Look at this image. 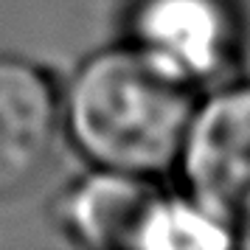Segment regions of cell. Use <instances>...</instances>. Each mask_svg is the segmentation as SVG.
<instances>
[{
  "instance_id": "7a4b0ae2",
  "label": "cell",
  "mask_w": 250,
  "mask_h": 250,
  "mask_svg": "<svg viewBox=\"0 0 250 250\" xmlns=\"http://www.w3.org/2000/svg\"><path fill=\"white\" fill-rule=\"evenodd\" d=\"M124 42L191 90L228 82L245 51L239 0H126Z\"/></svg>"
},
{
  "instance_id": "5b68a950",
  "label": "cell",
  "mask_w": 250,
  "mask_h": 250,
  "mask_svg": "<svg viewBox=\"0 0 250 250\" xmlns=\"http://www.w3.org/2000/svg\"><path fill=\"white\" fill-rule=\"evenodd\" d=\"M158 186L115 169L90 166L54 197L51 216L65 239L82 248H132L138 222Z\"/></svg>"
},
{
  "instance_id": "6da1fadb",
  "label": "cell",
  "mask_w": 250,
  "mask_h": 250,
  "mask_svg": "<svg viewBox=\"0 0 250 250\" xmlns=\"http://www.w3.org/2000/svg\"><path fill=\"white\" fill-rule=\"evenodd\" d=\"M197 90L129 42L82 59L62 87V138L90 166L158 177L177 166Z\"/></svg>"
},
{
  "instance_id": "8992f818",
  "label": "cell",
  "mask_w": 250,
  "mask_h": 250,
  "mask_svg": "<svg viewBox=\"0 0 250 250\" xmlns=\"http://www.w3.org/2000/svg\"><path fill=\"white\" fill-rule=\"evenodd\" d=\"M233 228L216 219L186 191H155L138 222L132 248L138 250H225L239 245Z\"/></svg>"
},
{
  "instance_id": "3957f363",
  "label": "cell",
  "mask_w": 250,
  "mask_h": 250,
  "mask_svg": "<svg viewBox=\"0 0 250 250\" xmlns=\"http://www.w3.org/2000/svg\"><path fill=\"white\" fill-rule=\"evenodd\" d=\"M174 169L191 200L250 236V82H222L194 104Z\"/></svg>"
},
{
  "instance_id": "277c9868",
  "label": "cell",
  "mask_w": 250,
  "mask_h": 250,
  "mask_svg": "<svg viewBox=\"0 0 250 250\" xmlns=\"http://www.w3.org/2000/svg\"><path fill=\"white\" fill-rule=\"evenodd\" d=\"M62 141V87L34 59L0 54V200L45 177Z\"/></svg>"
}]
</instances>
